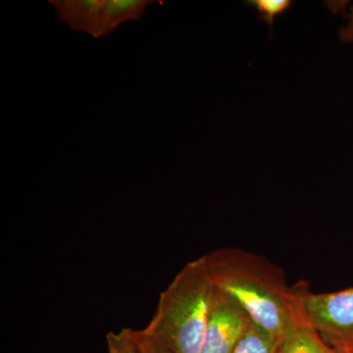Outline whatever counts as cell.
Instances as JSON below:
<instances>
[{"label": "cell", "mask_w": 353, "mask_h": 353, "mask_svg": "<svg viewBox=\"0 0 353 353\" xmlns=\"http://www.w3.org/2000/svg\"><path fill=\"white\" fill-rule=\"evenodd\" d=\"M204 259L216 289L274 338L283 341L305 323L294 288L288 287L283 271L264 257L240 248H220Z\"/></svg>", "instance_id": "cell-1"}, {"label": "cell", "mask_w": 353, "mask_h": 353, "mask_svg": "<svg viewBox=\"0 0 353 353\" xmlns=\"http://www.w3.org/2000/svg\"><path fill=\"white\" fill-rule=\"evenodd\" d=\"M213 290L204 256L189 262L160 294L157 312L145 329L173 353H201Z\"/></svg>", "instance_id": "cell-2"}, {"label": "cell", "mask_w": 353, "mask_h": 353, "mask_svg": "<svg viewBox=\"0 0 353 353\" xmlns=\"http://www.w3.org/2000/svg\"><path fill=\"white\" fill-rule=\"evenodd\" d=\"M304 322L338 353H353V288L315 294L303 283L294 288Z\"/></svg>", "instance_id": "cell-3"}, {"label": "cell", "mask_w": 353, "mask_h": 353, "mask_svg": "<svg viewBox=\"0 0 353 353\" xmlns=\"http://www.w3.org/2000/svg\"><path fill=\"white\" fill-rule=\"evenodd\" d=\"M70 30L101 39L130 21H141L153 0H50Z\"/></svg>", "instance_id": "cell-4"}, {"label": "cell", "mask_w": 353, "mask_h": 353, "mask_svg": "<svg viewBox=\"0 0 353 353\" xmlns=\"http://www.w3.org/2000/svg\"><path fill=\"white\" fill-rule=\"evenodd\" d=\"M250 322V317L233 299L214 287L201 353L233 352Z\"/></svg>", "instance_id": "cell-5"}, {"label": "cell", "mask_w": 353, "mask_h": 353, "mask_svg": "<svg viewBox=\"0 0 353 353\" xmlns=\"http://www.w3.org/2000/svg\"><path fill=\"white\" fill-rule=\"evenodd\" d=\"M278 353H338L306 323L299 325L284 339Z\"/></svg>", "instance_id": "cell-6"}, {"label": "cell", "mask_w": 353, "mask_h": 353, "mask_svg": "<svg viewBox=\"0 0 353 353\" xmlns=\"http://www.w3.org/2000/svg\"><path fill=\"white\" fill-rule=\"evenodd\" d=\"M282 341L250 322L232 353H278Z\"/></svg>", "instance_id": "cell-7"}, {"label": "cell", "mask_w": 353, "mask_h": 353, "mask_svg": "<svg viewBox=\"0 0 353 353\" xmlns=\"http://www.w3.org/2000/svg\"><path fill=\"white\" fill-rule=\"evenodd\" d=\"M245 3L254 8L259 13V19L268 25L270 37L276 18L287 12L292 6V0H248Z\"/></svg>", "instance_id": "cell-8"}, {"label": "cell", "mask_w": 353, "mask_h": 353, "mask_svg": "<svg viewBox=\"0 0 353 353\" xmlns=\"http://www.w3.org/2000/svg\"><path fill=\"white\" fill-rule=\"evenodd\" d=\"M108 353H139L136 330L125 328L106 336Z\"/></svg>", "instance_id": "cell-9"}, {"label": "cell", "mask_w": 353, "mask_h": 353, "mask_svg": "<svg viewBox=\"0 0 353 353\" xmlns=\"http://www.w3.org/2000/svg\"><path fill=\"white\" fill-rule=\"evenodd\" d=\"M139 353H173L154 334L146 331L145 329L136 330Z\"/></svg>", "instance_id": "cell-10"}, {"label": "cell", "mask_w": 353, "mask_h": 353, "mask_svg": "<svg viewBox=\"0 0 353 353\" xmlns=\"http://www.w3.org/2000/svg\"><path fill=\"white\" fill-rule=\"evenodd\" d=\"M339 39L343 43H353V6H350L347 25L343 26L339 31Z\"/></svg>", "instance_id": "cell-11"}]
</instances>
